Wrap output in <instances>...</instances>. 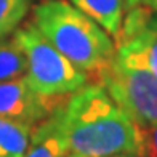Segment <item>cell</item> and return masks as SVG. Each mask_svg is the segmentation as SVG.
<instances>
[{"label":"cell","instance_id":"cell-10","mask_svg":"<svg viewBox=\"0 0 157 157\" xmlns=\"http://www.w3.org/2000/svg\"><path fill=\"white\" fill-rule=\"evenodd\" d=\"M26 74V58L13 37L0 39V82L23 77Z\"/></svg>","mask_w":157,"mask_h":157},{"label":"cell","instance_id":"cell-11","mask_svg":"<svg viewBox=\"0 0 157 157\" xmlns=\"http://www.w3.org/2000/svg\"><path fill=\"white\" fill-rule=\"evenodd\" d=\"M34 0H0V39L10 37L27 16Z\"/></svg>","mask_w":157,"mask_h":157},{"label":"cell","instance_id":"cell-1","mask_svg":"<svg viewBox=\"0 0 157 157\" xmlns=\"http://www.w3.org/2000/svg\"><path fill=\"white\" fill-rule=\"evenodd\" d=\"M67 151L83 157H143V128L101 83H85L56 106Z\"/></svg>","mask_w":157,"mask_h":157},{"label":"cell","instance_id":"cell-5","mask_svg":"<svg viewBox=\"0 0 157 157\" xmlns=\"http://www.w3.org/2000/svg\"><path fill=\"white\" fill-rule=\"evenodd\" d=\"M64 98H48L40 95L27 78L16 77L0 82V116L35 127L52 116Z\"/></svg>","mask_w":157,"mask_h":157},{"label":"cell","instance_id":"cell-9","mask_svg":"<svg viewBox=\"0 0 157 157\" xmlns=\"http://www.w3.org/2000/svg\"><path fill=\"white\" fill-rule=\"evenodd\" d=\"M34 127L0 116V157H23L29 147Z\"/></svg>","mask_w":157,"mask_h":157},{"label":"cell","instance_id":"cell-15","mask_svg":"<svg viewBox=\"0 0 157 157\" xmlns=\"http://www.w3.org/2000/svg\"><path fill=\"white\" fill-rule=\"evenodd\" d=\"M112 157H132V155H125V154H117V155H112Z\"/></svg>","mask_w":157,"mask_h":157},{"label":"cell","instance_id":"cell-12","mask_svg":"<svg viewBox=\"0 0 157 157\" xmlns=\"http://www.w3.org/2000/svg\"><path fill=\"white\" fill-rule=\"evenodd\" d=\"M143 157H157V124L143 128Z\"/></svg>","mask_w":157,"mask_h":157},{"label":"cell","instance_id":"cell-8","mask_svg":"<svg viewBox=\"0 0 157 157\" xmlns=\"http://www.w3.org/2000/svg\"><path fill=\"white\" fill-rule=\"evenodd\" d=\"M80 11L98 23L117 42L125 11V0H71Z\"/></svg>","mask_w":157,"mask_h":157},{"label":"cell","instance_id":"cell-13","mask_svg":"<svg viewBox=\"0 0 157 157\" xmlns=\"http://www.w3.org/2000/svg\"><path fill=\"white\" fill-rule=\"evenodd\" d=\"M138 11L147 16H157V0H125V11Z\"/></svg>","mask_w":157,"mask_h":157},{"label":"cell","instance_id":"cell-14","mask_svg":"<svg viewBox=\"0 0 157 157\" xmlns=\"http://www.w3.org/2000/svg\"><path fill=\"white\" fill-rule=\"evenodd\" d=\"M63 157H83V155H78V154H74V152H66Z\"/></svg>","mask_w":157,"mask_h":157},{"label":"cell","instance_id":"cell-7","mask_svg":"<svg viewBox=\"0 0 157 157\" xmlns=\"http://www.w3.org/2000/svg\"><path fill=\"white\" fill-rule=\"evenodd\" d=\"M67 151L56 112L34 127L29 147L23 157H63Z\"/></svg>","mask_w":157,"mask_h":157},{"label":"cell","instance_id":"cell-3","mask_svg":"<svg viewBox=\"0 0 157 157\" xmlns=\"http://www.w3.org/2000/svg\"><path fill=\"white\" fill-rule=\"evenodd\" d=\"M11 37L26 58L24 77L40 95L66 98L88 83V74L59 53L31 21L19 26Z\"/></svg>","mask_w":157,"mask_h":157},{"label":"cell","instance_id":"cell-6","mask_svg":"<svg viewBox=\"0 0 157 157\" xmlns=\"http://www.w3.org/2000/svg\"><path fill=\"white\" fill-rule=\"evenodd\" d=\"M116 50L144 66L157 77V16L132 37L117 44Z\"/></svg>","mask_w":157,"mask_h":157},{"label":"cell","instance_id":"cell-4","mask_svg":"<svg viewBox=\"0 0 157 157\" xmlns=\"http://www.w3.org/2000/svg\"><path fill=\"white\" fill-rule=\"evenodd\" d=\"M95 78L136 125L157 124V77L149 69L116 50Z\"/></svg>","mask_w":157,"mask_h":157},{"label":"cell","instance_id":"cell-2","mask_svg":"<svg viewBox=\"0 0 157 157\" xmlns=\"http://www.w3.org/2000/svg\"><path fill=\"white\" fill-rule=\"evenodd\" d=\"M31 23L59 53L96 77L116 55V42L98 23L66 0H42Z\"/></svg>","mask_w":157,"mask_h":157}]
</instances>
